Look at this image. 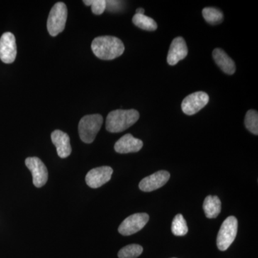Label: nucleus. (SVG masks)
Here are the masks:
<instances>
[{
	"instance_id": "obj_1",
	"label": "nucleus",
	"mask_w": 258,
	"mask_h": 258,
	"mask_svg": "<svg viewBox=\"0 0 258 258\" xmlns=\"http://www.w3.org/2000/svg\"><path fill=\"white\" fill-rule=\"evenodd\" d=\"M93 53L98 58L104 60H111L117 58L125 50L123 42L118 37L101 36L96 37L91 44Z\"/></svg>"
},
{
	"instance_id": "obj_2",
	"label": "nucleus",
	"mask_w": 258,
	"mask_h": 258,
	"mask_svg": "<svg viewBox=\"0 0 258 258\" xmlns=\"http://www.w3.org/2000/svg\"><path fill=\"white\" fill-rule=\"evenodd\" d=\"M139 118L137 110H115L107 116L106 130L111 133H120L137 123Z\"/></svg>"
},
{
	"instance_id": "obj_3",
	"label": "nucleus",
	"mask_w": 258,
	"mask_h": 258,
	"mask_svg": "<svg viewBox=\"0 0 258 258\" xmlns=\"http://www.w3.org/2000/svg\"><path fill=\"white\" fill-rule=\"evenodd\" d=\"M103 118L100 114L85 115L79 122V132L80 138L84 143L91 144L96 139L99 132Z\"/></svg>"
},
{
	"instance_id": "obj_4",
	"label": "nucleus",
	"mask_w": 258,
	"mask_h": 258,
	"mask_svg": "<svg viewBox=\"0 0 258 258\" xmlns=\"http://www.w3.org/2000/svg\"><path fill=\"white\" fill-rule=\"evenodd\" d=\"M67 18V6L63 3H56L50 10L47 22V30L51 36H57L63 31Z\"/></svg>"
},
{
	"instance_id": "obj_5",
	"label": "nucleus",
	"mask_w": 258,
	"mask_h": 258,
	"mask_svg": "<svg viewBox=\"0 0 258 258\" xmlns=\"http://www.w3.org/2000/svg\"><path fill=\"white\" fill-rule=\"evenodd\" d=\"M238 228V222L234 216H230L223 222L217 237V245L221 251L227 250L235 241Z\"/></svg>"
},
{
	"instance_id": "obj_6",
	"label": "nucleus",
	"mask_w": 258,
	"mask_h": 258,
	"mask_svg": "<svg viewBox=\"0 0 258 258\" xmlns=\"http://www.w3.org/2000/svg\"><path fill=\"white\" fill-rule=\"evenodd\" d=\"M149 216L147 213H137L125 218L118 227L120 235L129 236L142 230L147 222Z\"/></svg>"
},
{
	"instance_id": "obj_7",
	"label": "nucleus",
	"mask_w": 258,
	"mask_h": 258,
	"mask_svg": "<svg viewBox=\"0 0 258 258\" xmlns=\"http://www.w3.org/2000/svg\"><path fill=\"white\" fill-rule=\"evenodd\" d=\"M25 165L31 171L32 181L36 187H42L46 184L48 179V171L46 166L39 158H27Z\"/></svg>"
},
{
	"instance_id": "obj_8",
	"label": "nucleus",
	"mask_w": 258,
	"mask_h": 258,
	"mask_svg": "<svg viewBox=\"0 0 258 258\" xmlns=\"http://www.w3.org/2000/svg\"><path fill=\"white\" fill-rule=\"evenodd\" d=\"M210 98L203 91L191 93L184 98L181 103V109L185 114L191 115L198 113L208 104Z\"/></svg>"
},
{
	"instance_id": "obj_9",
	"label": "nucleus",
	"mask_w": 258,
	"mask_h": 258,
	"mask_svg": "<svg viewBox=\"0 0 258 258\" xmlns=\"http://www.w3.org/2000/svg\"><path fill=\"white\" fill-rule=\"evenodd\" d=\"M17 56V45L15 35L5 32L0 37V59L7 64L14 62Z\"/></svg>"
},
{
	"instance_id": "obj_10",
	"label": "nucleus",
	"mask_w": 258,
	"mask_h": 258,
	"mask_svg": "<svg viewBox=\"0 0 258 258\" xmlns=\"http://www.w3.org/2000/svg\"><path fill=\"white\" fill-rule=\"evenodd\" d=\"M113 170L108 166H100L88 171L86 176V184L93 189L101 187L111 179Z\"/></svg>"
},
{
	"instance_id": "obj_11",
	"label": "nucleus",
	"mask_w": 258,
	"mask_h": 258,
	"mask_svg": "<svg viewBox=\"0 0 258 258\" xmlns=\"http://www.w3.org/2000/svg\"><path fill=\"white\" fill-rule=\"evenodd\" d=\"M170 178L168 171L161 170L144 178L139 183V189L145 192H150L162 187Z\"/></svg>"
},
{
	"instance_id": "obj_12",
	"label": "nucleus",
	"mask_w": 258,
	"mask_h": 258,
	"mask_svg": "<svg viewBox=\"0 0 258 258\" xmlns=\"http://www.w3.org/2000/svg\"><path fill=\"white\" fill-rule=\"evenodd\" d=\"M188 48L186 42L181 37H176L171 42L167 55V62L170 66H175L187 56Z\"/></svg>"
},
{
	"instance_id": "obj_13",
	"label": "nucleus",
	"mask_w": 258,
	"mask_h": 258,
	"mask_svg": "<svg viewBox=\"0 0 258 258\" xmlns=\"http://www.w3.org/2000/svg\"><path fill=\"white\" fill-rule=\"evenodd\" d=\"M143 147V142L128 134L122 137L115 144V152L119 154L138 152Z\"/></svg>"
},
{
	"instance_id": "obj_14",
	"label": "nucleus",
	"mask_w": 258,
	"mask_h": 258,
	"mask_svg": "<svg viewBox=\"0 0 258 258\" xmlns=\"http://www.w3.org/2000/svg\"><path fill=\"white\" fill-rule=\"evenodd\" d=\"M52 143L57 149V155L62 159L67 158L72 152L70 137L67 134L60 130H55L51 134Z\"/></svg>"
},
{
	"instance_id": "obj_15",
	"label": "nucleus",
	"mask_w": 258,
	"mask_h": 258,
	"mask_svg": "<svg viewBox=\"0 0 258 258\" xmlns=\"http://www.w3.org/2000/svg\"><path fill=\"white\" fill-rule=\"evenodd\" d=\"M212 56L217 66L224 73L228 75L235 74L236 71L235 62L229 57L225 51L220 48L215 49L212 52Z\"/></svg>"
},
{
	"instance_id": "obj_16",
	"label": "nucleus",
	"mask_w": 258,
	"mask_h": 258,
	"mask_svg": "<svg viewBox=\"0 0 258 258\" xmlns=\"http://www.w3.org/2000/svg\"><path fill=\"white\" fill-rule=\"evenodd\" d=\"M221 201L217 196L209 195L205 198L203 204L204 211L209 219L216 218L222 209Z\"/></svg>"
},
{
	"instance_id": "obj_17",
	"label": "nucleus",
	"mask_w": 258,
	"mask_h": 258,
	"mask_svg": "<svg viewBox=\"0 0 258 258\" xmlns=\"http://www.w3.org/2000/svg\"><path fill=\"white\" fill-rule=\"evenodd\" d=\"M132 21L136 26L147 30V31H154L157 29V24L153 20L145 15L136 14L132 19Z\"/></svg>"
},
{
	"instance_id": "obj_18",
	"label": "nucleus",
	"mask_w": 258,
	"mask_h": 258,
	"mask_svg": "<svg viewBox=\"0 0 258 258\" xmlns=\"http://www.w3.org/2000/svg\"><path fill=\"white\" fill-rule=\"evenodd\" d=\"M203 18L211 25H218L224 20L223 13L220 10L214 8H205L203 10Z\"/></svg>"
},
{
	"instance_id": "obj_19",
	"label": "nucleus",
	"mask_w": 258,
	"mask_h": 258,
	"mask_svg": "<svg viewBox=\"0 0 258 258\" xmlns=\"http://www.w3.org/2000/svg\"><path fill=\"white\" fill-rule=\"evenodd\" d=\"M171 232L175 236H184L188 232L186 220L181 214H178L171 224Z\"/></svg>"
},
{
	"instance_id": "obj_20",
	"label": "nucleus",
	"mask_w": 258,
	"mask_h": 258,
	"mask_svg": "<svg viewBox=\"0 0 258 258\" xmlns=\"http://www.w3.org/2000/svg\"><path fill=\"white\" fill-rule=\"evenodd\" d=\"M143 252V247L139 244H132L125 246L118 252L119 258H137Z\"/></svg>"
},
{
	"instance_id": "obj_21",
	"label": "nucleus",
	"mask_w": 258,
	"mask_h": 258,
	"mask_svg": "<svg viewBox=\"0 0 258 258\" xmlns=\"http://www.w3.org/2000/svg\"><path fill=\"white\" fill-rule=\"evenodd\" d=\"M244 125L251 133L258 134V113L254 110H249L247 112L244 118Z\"/></svg>"
},
{
	"instance_id": "obj_22",
	"label": "nucleus",
	"mask_w": 258,
	"mask_h": 258,
	"mask_svg": "<svg viewBox=\"0 0 258 258\" xmlns=\"http://www.w3.org/2000/svg\"><path fill=\"white\" fill-rule=\"evenodd\" d=\"M83 3L88 6H91L93 14L102 15L106 10V1L105 0H84Z\"/></svg>"
},
{
	"instance_id": "obj_23",
	"label": "nucleus",
	"mask_w": 258,
	"mask_h": 258,
	"mask_svg": "<svg viewBox=\"0 0 258 258\" xmlns=\"http://www.w3.org/2000/svg\"><path fill=\"white\" fill-rule=\"evenodd\" d=\"M122 2L120 1H106V8L108 11L115 12L121 8Z\"/></svg>"
},
{
	"instance_id": "obj_24",
	"label": "nucleus",
	"mask_w": 258,
	"mask_h": 258,
	"mask_svg": "<svg viewBox=\"0 0 258 258\" xmlns=\"http://www.w3.org/2000/svg\"><path fill=\"white\" fill-rule=\"evenodd\" d=\"M144 13H145V10L143 8H138L136 12V14L144 15Z\"/></svg>"
},
{
	"instance_id": "obj_25",
	"label": "nucleus",
	"mask_w": 258,
	"mask_h": 258,
	"mask_svg": "<svg viewBox=\"0 0 258 258\" xmlns=\"http://www.w3.org/2000/svg\"><path fill=\"white\" fill-rule=\"evenodd\" d=\"M174 258H175V257H174Z\"/></svg>"
}]
</instances>
